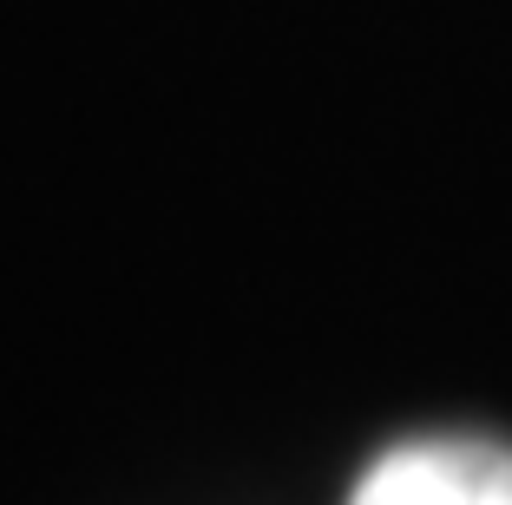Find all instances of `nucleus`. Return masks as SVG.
<instances>
[{"label": "nucleus", "mask_w": 512, "mask_h": 505, "mask_svg": "<svg viewBox=\"0 0 512 505\" xmlns=\"http://www.w3.org/2000/svg\"><path fill=\"white\" fill-rule=\"evenodd\" d=\"M342 505H512V440L414 433L381 446Z\"/></svg>", "instance_id": "nucleus-1"}]
</instances>
